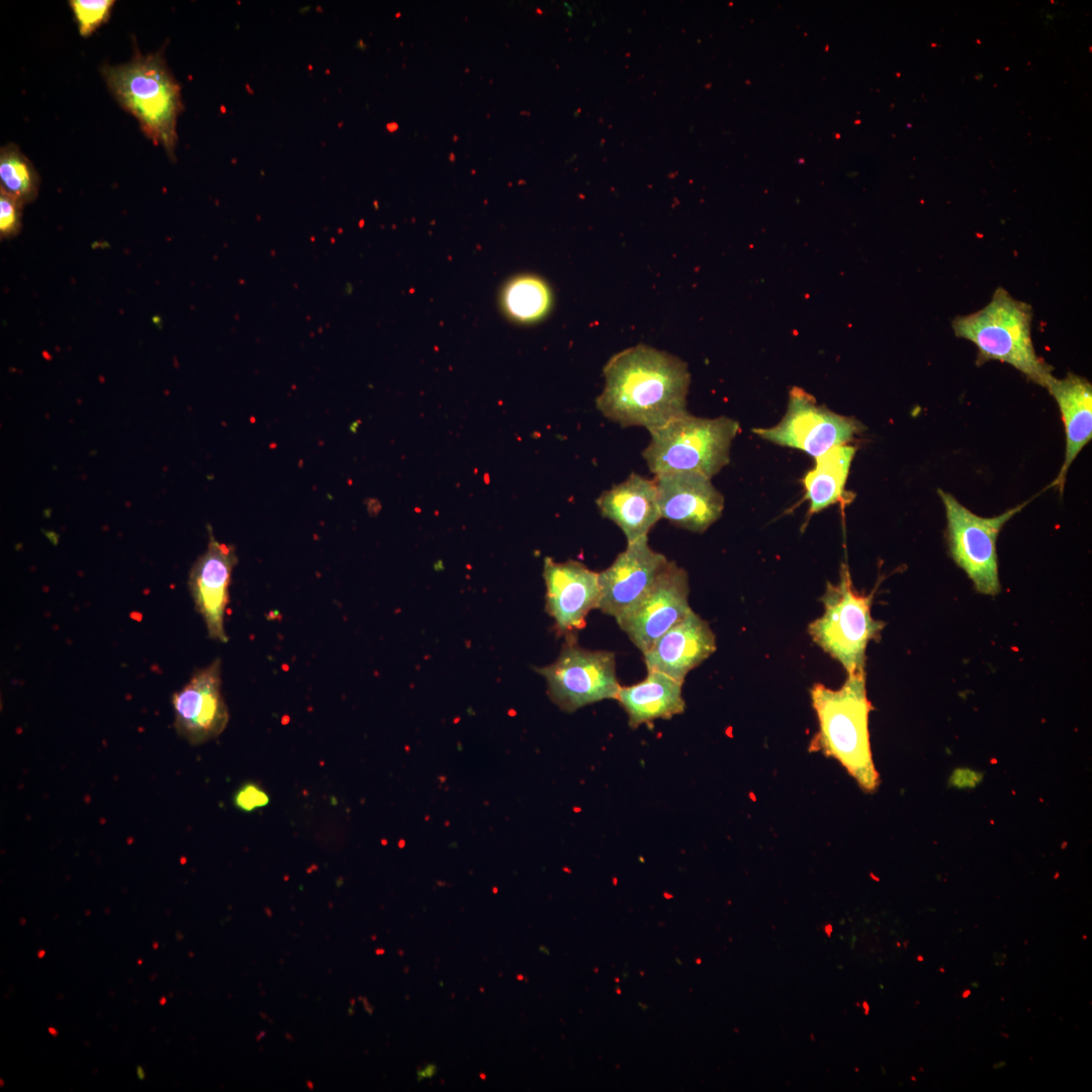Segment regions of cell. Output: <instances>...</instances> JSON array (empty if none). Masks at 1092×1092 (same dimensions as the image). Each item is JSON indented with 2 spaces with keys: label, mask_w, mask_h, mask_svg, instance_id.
<instances>
[{
  "label": "cell",
  "mask_w": 1092,
  "mask_h": 1092,
  "mask_svg": "<svg viewBox=\"0 0 1092 1092\" xmlns=\"http://www.w3.org/2000/svg\"><path fill=\"white\" fill-rule=\"evenodd\" d=\"M603 373L597 408L623 428L649 431L688 412L691 375L672 354L639 344L613 355Z\"/></svg>",
  "instance_id": "cell-1"
},
{
  "label": "cell",
  "mask_w": 1092,
  "mask_h": 1092,
  "mask_svg": "<svg viewBox=\"0 0 1092 1092\" xmlns=\"http://www.w3.org/2000/svg\"><path fill=\"white\" fill-rule=\"evenodd\" d=\"M819 729L810 743L811 751L835 758L866 792L879 786L869 733L873 707L867 697L866 673L847 674L838 690L815 684L810 690Z\"/></svg>",
  "instance_id": "cell-2"
},
{
  "label": "cell",
  "mask_w": 1092,
  "mask_h": 1092,
  "mask_svg": "<svg viewBox=\"0 0 1092 1092\" xmlns=\"http://www.w3.org/2000/svg\"><path fill=\"white\" fill-rule=\"evenodd\" d=\"M1032 306L998 287L981 309L951 321L956 337L978 349L976 364L996 360L1007 363L1029 381L1045 388L1053 366L1038 356L1031 337Z\"/></svg>",
  "instance_id": "cell-3"
},
{
  "label": "cell",
  "mask_w": 1092,
  "mask_h": 1092,
  "mask_svg": "<svg viewBox=\"0 0 1092 1092\" xmlns=\"http://www.w3.org/2000/svg\"><path fill=\"white\" fill-rule=\"evenodd\" d=\"M101 73L111 94L138 119L143 132L175 159L177 119L183 106L180 85L163 55L136 52L129 62L105 66Z\"/></svg>",
  "instance_id": "cell-4"
},
{
  "label": "cell",
  "mask_w": 1092,
  "mask_h": 1092,
  "mask_svg": "<svg viewBox=\"0 0 1092 1092\" xmlns=\"http://www.w3.org/2000/svg\"><path fill=\"white\" fill-rule=\"evenodd\" d=\"M739 422L728 418H699L686 412L649 430L650 441L642 451L653 475L690 471L712 479L730 461Z\"/></svg>",
  "instance_id": "cell-5"
},
{
  "label": "cell",
  "mask_w": 1092,
  "mask_h": 1092,
  "mask_svg": "<svg viewBox=\"0 0 1092 1092\" xmlns=\"http://www.w3.org/2000/svg\"><path fill=\"white\" fill-rule=\"evenodd\" d=\"M820 601L824 613L808 626L812 640L840 662L847 674L863 672L867 646L880 638L885 627L871 615L873 594L856 592L847 566L842 564L838 583L828 581Z\"/></svg>",
  "instance_id": "cell-6"
},
{
  "label": "cell",
  "mask_w": 1092,
  "mask_h": 1092,
  "mask_svg": "<svg viewBox=\"0 0 1092 1092\" xmlns=\"http://www.w3.org/2000/svg\"><path fill=\"white\" fill-rule=\"evenodd\" d=\"M947 520V542L952 560L973 581L977 592L1000 593L996 541L1003 526L1029 500L995 517H981L963 506L950 493L938 489Z\"/></svg>",
  "instance_id": "cell-7"
},
{
  "label": "cell",
  "mask_w": 1092,
  "mask_h": 1092,
  "mask_svg": "<svg viewBox=\"0 0 1092 1092\" xmlns=\"http://www.w3.org/2000/svg\"><path fill=\"white\" fill-rule=\"evenodd\" d=\"M535 669L546 679L549 699L567 713L603 700H616L621 687L615 654L583 648L574 636L567 637L553 663Z\"/></svg>",
  "instance_id": "cell-8"
},
{
  "label": "cell",
  "mask_w": 1092,
  "mask_h": 1092,
  "mask_svg": "<svg viewBox=\"0 0 1092 1092\" xmlns=\"http://www.w3.org/2000/svg\"><path fill=\"white\" fill-rule=\"evenodd\" d=\"M866 427L855 418L818 405L812 395L795 387L780 423L754 428L758 437L776 445L801 450L814 458L835 446L848 444Z\"/></svg>",
  "instance_id": "cell-9"
},
{
  "label": "cell",
  "mask_w": 1092,
  "mask_h": 1092,
  "mask_svg": "<svg viewBox=\"0 0 1092 1092\" xmlns=\"http://www.w3.org/2000/svg\"><path fill=\"white\" fill-rule=\"evenodd\" d=\"M689 593L688 572L669 560L644 598L616 622L643 654L693 611Z\"/></svg>",
  "instance_id": "cell-10"
},
{
  "label": "cell",
  "mask_w": 1092,
  "mask_h": 1092,
  "mask_svg": "<svg viewBox=\"0 0 1092 1092\" xmlns=\"http://www.w3.org/2000/svg\"><path fill=\"white\" fill-rule=\"evenodd\" d=\"M174 727L191 745L216 738L225 729L230 715L221 693V662L217 658L199 668L172 697Z\"/></svg>",
  "instance_id": "cell-11"
},
{
  "label": "cell",
  "mask_w": 1092,
  "mask_h": 1092,
  "mask_svg": "<svg viewBox=\"0 0 1092 1092\" xmlns=\"http://www.w3.org/2000/svg\"><path fill=\"white\" fill-rule=\"evenodd\" d=\"M668 561L649 546L647 536L627 543L613 563L599 572L598 609L615 619L632 610L649 592Z\"/></svg>",
  "instance_id": "cell-12"
},
{
  "label": "cell",
  "mask_w": 1092,
  "mask_h": 1092,
  "mask_svg": "<svg viewBox=\"0 0 1092 1092\" xmlns=\"http://www.w3.org/2000/svg\"><path fill=\"white\" fill-rule=\"evenodd\" d=\"M543 578L546 611L554 619L557 632L574 636L584 627L588 613L599 607V572L576 560L556 562L546 557Z\"/></svg>",
  "instance_id": "cell-13"
},
{
  "label": "cell",
  "mask_w": 1092,
  "mask_h": 1092,
  "mask_svg": "<svg viewBox=\"0 0 1092 1092\" xmlns=\"http://www.w3.org/2000/svg\"><path fill=\"white\" fill-rule=\"evenodd\" d=\"M661 518L672 525L704 533L722 515L724 496L711 478L690 471H671L653 476Z\"/></svg>",
  "instance_id": "cell-14"
},
{
  "label": "cell",
  "mask_w": 1092,
  "mask_h": 1092,
  "mask_svg": "<svg viewBox=\"0 0 1092 1092\" xmlns=\"http://www.w3.org/2000/svg\"><path fill=\"white\" fill-rule=\"evenodd\" d=\"M238 557L233 545L217 541L209 533L207 549L192 564L188 586L195 609L202 617L210 639L226 642L224 630L229 588Z\"/></svg>",
  "instance_id": "cell-15"
},
{
  "label": "cell",
  "mask_w": 1092,
  "mask_h": 1092,
  "mask_svg": "<svg viewBox=\"0 0 1092 1092\" xmlns=\"http://www.w3.org/2000/svg\"><path fill=\"white\" fill-rule=\"evenodd\" d=\"M715 650L716 637L709 623L692 611L643 655L647 671H657L684 684L687 674Z\"/></svg>",
  "instance_id": "cell-16"
},
{
  "label": "cell",
  "mask_w": 1092,
  "mask_h": 1092,
  "mask_svg": "<svg viewBox=\"0 0 1092 1092\" xmlns=\"http://www.w3.org/2000/svg\"><path fill=\"white\" fill-rule=\"evenodd\" d=\"M601 516L615 523L627 543L646 537L661 519L653 478L631 473L596 500Z\"/></svg>",
  "instance_id": "cell-17"
},
{
  "label": "cell",
  "mask_w": 1092,
  "mask_h": 1092,
  "mask_svg": "<svg viewBox=\"0 0 1092 1092\" xmlns=\"http://www.w3.org/2000/svg\"><path fill=\"white\" fill-rule=\"evenodd\" d=\"M1045 388L1058 403L1065 427L1064 463L1049 486L1062 494L1070 466L1092 438V385L1087 378L1068 372L1064 378L1053 376Z\"/></svg>",
  "instance_id": "cell-18"
},
{
  "label": "cell",
  "mask_w": 1092,
  "mask_h": 1092,
  "mask_svg": "<svg viewBox=\"0 0 1092 1092\" xmlns=\"http://www.w3.org/2000/svg\"><path fill=\"white\" fill-rule=\"evenodd\" d=\"M681 688V682L666 674L648 671L643 680L620 687L616 700L626 712L630 728L636 729L655 720H669L682 714L686 702Z\"/></svg>",
  "instance_id": "cell-19"
},
{
  "label": "cell",
  "mask_w": 1092,
  "mask_h": 1092,
  "mask_svg": "<svg viewBox=\"0 0 1092 1092\" xmlns=\"http://www.w3.org/2000/svg\"><path fill=\"white\" fill-rule=\"evenodd\" d=\"M856 447L848 444L832 447L818 456L815 467L804 478L805 497L811 514L841 502Z\"/></svg>",
  "instance_id": "cell-20"
},
{
  "label": "cell",
  "mask_w": 1092,
  "mask_h": 1092,
  "mask_svg": "<svg viewBox=\"0 0 1092 1092\" xmlns=\"http://www.w3.org/2000/svg\"><path fill=\"white\" fill-rule=\"evenodd\" d=\"M552 294L548 284L538 276L519 275L510 280L502 292V305L513 321L529 324L542 320L549 311Z\"/></svg>",
  "instance_id": "cell-21"
},
{
  "label": "cell",
  "mask_w": 1092,
  "mask_h": 1092,
  "mask_svg": "<svg viewBox=\"0 0 1092 1092\" xmlns=\"http://www.w3.org/2000/svg\"><path fill=\"white\" fill-rule=\"evenodd\" d=\"M38 185L39 177L29 159L15 144L3 146L0 151V191L24 205L35 199Z\"/></svg>",
  "instance_id": "cell-22"
},
{
  "label": "cell",
  "mask_w": 1092,
  "mask_h": 1092,
  "mask_svg": "<svg viewBox=\"0 0 1092 1092\" xmlns=\"http://www.w3.org/2000/svg\"><path fill=\"white\" fill-rule=\"evenodd\" d=\"M70 6L76 17L79 32L89 36L110 16L112 0H71Z\"/></svg>",
  "instance_id": "cell-23"
},
{
  "label": "cell",
  "mask_w": 1092,
  "mask_h": 1092,
  "mask_svg": "<svg viewBox=\"0 0 1092 1092\" xmlns=\"http://www.w3.org/2000/svg\"><path fill=\"white\" fill-rule=\"evenodd\" d=\"M22 204L14 197L0 191L1 239L15 236L21 228Z\"/></svg>",
  "instance_id": "cell-24"
},
{
  "label": "cell",
  "mask_w": 1092,
  "mask_h": 1092,
  "mask_svg": "<svg viewBox=\"0 0 1092 1092\" xmlns=\"http://www.w3.org/2000/svg\"><path fill=\"white\" fill-rule=\"evenodd\" d=\"M233 802L239 810L253 812L266 807L270 802V797L258 784L246 783L237 790Z\"/></svg>",
  "instance_id": "cell-25"
},
{
  "label": "cell",
  "mask_w": 1092,
  "mask_h": 1092,
  "mask_svg": "<svg viewBox=\"0 0 1092 1092\" xmlns=\"http://www.w3.org/2000/svg\"><path fill=\"white\" fill-rule=\"evenodd\" d=\"M435 1071H436V1067L434 1065H429V1066L426 1067L425 1070L419 1072V1079H423V1078H427V1077L430 1078V1077L433 1076V1073L431 1074V1072L435 1073Z\"/></svg>",
  "instance_id": "cell-26"
},
{
  "label": "cell",
  "mask_w": 1092,
  "mask_h": 1092,
  "mask_svg": "<svg viewBox=\"0 0 1092 1092\" xmlns=\"http://www.w3.org/2000/svg\"><path fill=\"white\" fill-rule=\"evenodd\" d=\"M138 1074L140 1075V1079L145 1078L144 1070L142 1067H138Z\"/></svg>",
  "instance_id": "cell-27"
},
{
  "label": "cell",
  "mask_w": 1092,
  "mask_h": 1092,
  "mask_svg": "<svg viewBox=\"0 0 1092 1092\" xmlns=\"http://www.w3.org/2000/svg\"><path fill=\"white\" fill-rule=\"evenodd\" d=\"M49 1031H50V1033H52V1034H54V1035H57V1034H58V1032H57V1030H56L55 1028H52V1027H50V1028H49Z\"/></svg>",
  "instance_id": "cell-28"
},
{
  "label": "cell",
  "mask_w": 1092,
  "mask_h": 1092,
  "mask_svg": "<svg viewBox=\"0 0 1092 1092\" xmlns=\"http://www.w3.org/2000/svg\"><path fill=\"white\" fill-rule=\"evenodd\" d=\"M970 994H971V991H970V990H966V991L964 992V994H963V997H964V998H966V997H968V996H969Z\"/></svg>",
  "instance_id": "cell-29"
},
{
  "label": "cell",
  "mask_w": 1092,
  "mask_h": 1092,
  "mask_svg": "<svg viewBox=\"0 0 1092 1092\" xmlns=\"http://www.w3.org/2000/svg\"><path fill=\"white\" fill-rule=\"evenodd\" d=\"M44 953H46V952H44V950H40V951H39V952L37 953V956H38L39 958H41V957H42V956H43Z\"/></svg>",
  "instance_id": "cell-30"
},
{
  "label": "cell",
  "mask_w": 1092,
  "mask_h": 1092,
  "mask_svg": "<svg viewBox=\"0 0 1092 1092\" xmlns=\"http://www.w3.org/2000/svg\"><path fill=\"white\" fill-rule=\"evenodd\" d=\"M165 1002H166V998H165V997H162V998H161V1001H160V1004H164Z\"/></svg>",
  "instance_id": "cell-31"
},
{
  "label": "cell",
  "mask_w": 1092,
  "mask_h": 1092,
  "mask_svg": "<svg viewBox=\"0 0 1092 1092\" xmlns=\"http://www.w3.org/2000/svg\"><path fill=\"white\" fill-rule=\"evenodd\" d=\"M917 959H918L919 961H922V960H923V959H922V957H918Z\"/></svg>",
  "instance_id": "cell-32"
}]
</instances>
